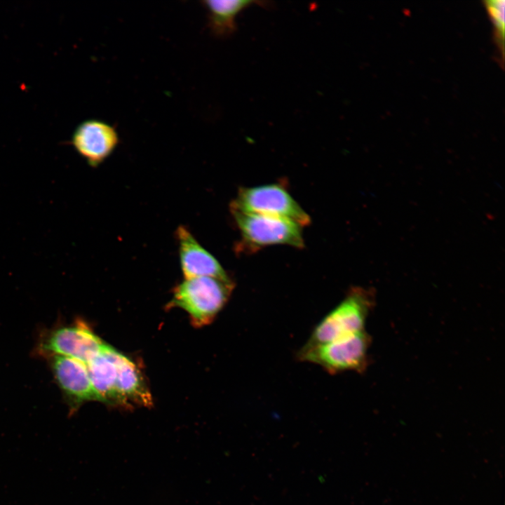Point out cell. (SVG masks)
<instances>
[{"label":"cell","instance_id":"52a82bcc","mask_svg":"<svg viewBox=\"0 0 505 505\" xmlns=\"http://www.w3.org/2000/svg\"><path fill=\"white\" fill-rule=\"evenodd\" d=\"M119 141V135L114 126L95 119L79 123L72 137L74 149L91 167L98 166L109 157Z\"/></svg>","mask_w":505,"mask_h":505},{"label":"cell","instance_id":"8992f818","mask_svg":"<svg viewBox=\"0 0 505 505\" xmlns=\"http://www.w3.org/2000/svg\"><path fill=\"white\" fill-rule=\"evenodd\" d=\"M109 346L89 327L77 322L46 331L41 337L38 349L46 356H63L86 365Z\"/></svg>","mask_w":505,"mask_h":505},{"label":"cell","instance_id":"5b68a950","mask_svg":"<svg viewBox=\"0 0 505 505\" xmlns=\"http://www.w3.org/2000/svg\"><path fill=\"white\" fill-rule=\"evenodd\" d=\"M230 210L280 217L307 226L311 218L281 184L241 187Z\"/></svg>","mask_w":505,"mask_h":505},{"label":"cell","instance_id":"277c9868","mask_svg":"<svg viewBox=\"0 0 505 505\" xmlns=\"http://www.w3.org/2000/svg\"><path fill=\"white\" fill-rule=\"evenodd\" d=\"M370 343V337L364 330L332 342L303 346L297 358L318 365L330 374L361 372L368 365Z\"/></svg>","mask_w":505,"mask_h":505},{"label":"cell","instance_id":"9c48e42d","mask_svg":"<svg viewBox=\"0 0 505 505\" xmlns=\"http://www.w3.org/2000/svg\"><path fill=\"white\" fill-rule=\"evenodd\" d=\"M180 267L184 278L210 276L231 279L217 260L205 249L184 226L175 231Z\"/></svg>","mask_w":505,"mask_h":505},{"label":"cell","instance_id":"8fae6325","mask_svg":"<svg viewBox=\"0 0 505 505\" xmlns=\"http://www.w3.org/2000/svg\"><path fill=\"white\" fill-rule=\"evenodd\" d=\"M118 351L109 346L87 364L93 386L100 401L108 404H119L116 393Z\"/></svg>","mask_w":505,"mask_h":505},{"label":"cell","instance_id":"ba28073f","mask_svg":"<svg viewBox=\"0 0 505 505\" xmlns=\"http://www.w3.org/2000/svg\"><path fill=\"white\" fill-rule=\"evenodd\" d=\"M46 357L55 382L65 396L72 413L84 402L100 401L85 363L59 355Z\"/></svg>","mask_w":505,"mask_h":505},{"label":"cell","instance_id":"3957f363","mask_svg":"<svg viewBox=\"0 0 505 505\" xmlns=\"http://www.w3.org/2000/svg\"><path fill=\"white\" fill-rule=\"evenodd\" d=\"M241 234L237 248L242 252H252L271 245L304 247L302 227L280 217L230 210Z\"/></svg>","mask_w":505,"mask_h":505},{"label":"cell","instance_id":"30bf717a","mask_svg":"<svg viewBox=\"0 0 505 505\" xmlns=\"http://www.w3.org/2000/svg\"><path fill=\"white\" fill-rule=\"evenodd\" d=\"M116 393L120 405L131 403L148 406L152 403L151 393L135 363L125 355L117 353Z\"/></svg>","mask_w":505,"mask_h":505},{"label":"cell","instance_id":"4fadbf2b","mask_svg":"<svg viewBox=\"0 0 505 505\" xmlns=\"http://www.w3.org/2000/svg\"><path fill=\"white\" fill-rule=\"evenodd\" d=\"M484 6L494 25L495 42L504 59V0L484 1Z\"/></svg>","mask_w":505,"mask_h":505},{"label":"cell","instance_id":"7a4b0ae2","mask_svg":"<svg viewBox=\"0 0 505 505\" xmlns=\"http://www.w3.org/2000/svg\"><path fill=\"white\" fill-rule=\"evenodd\" d=\"M375 299L371 288H351L342 301L314 328L304 346L332 342L364 330Z\"/></svg>","mask_w":505,"mask_h":505},{"label":"cell","instance_id":"6da1fadb","mask_svg":"<svg viewBox=\"0 0 505 505\" xmlns=\"http://www.w3.org/2000/svg\"><path fill=\"white\" fill-rule=\"evenodd\" d=\"M235 284L210 276L184 278L173 290L169 306L184 309L196 327L210 323L228 302Z\"/></svg>","mask_w":505,"mask_h":505},{"label":"cell","instance_id":"7c38bea8","mask_svg":"<svg viewBox=\"0 0 505 505\" xmlns=\"http://www.w3.org/2000/svg\"><path fill=\"white\" fill-rule=\"evenodd\" d=\"M208 12V26L219 38L233 34L237 28L236 18L244 9L253 4L266 6L269 2L248 0H206L202 2Z\"/></svg>","mask_w":505,"mask_h":505}]
</instances>
